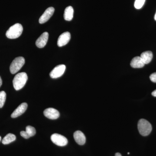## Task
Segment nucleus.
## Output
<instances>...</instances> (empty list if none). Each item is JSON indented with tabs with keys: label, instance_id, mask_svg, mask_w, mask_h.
Wrapping results in <instances>:
<instances>
[{
	"label": "nucleus",
	"instance_id": "obj_22",
	"mask_svg": "<svg viewBox=\"0 0 156 156\" xmlns=\"http://www.w3.org/2000/svg\"><path fill=\"white\" fill-rule=\"evenodd\" d=\"M152 95L154 97H156V89L152 92Z\"/></svg>",
	"mask_w": 156,
	"mask_h": 156
},
{
	"label": "nucleus",
	"instance_id": "obj_14",
	"mask_svg": "<svg viewBox=\"0 0 156 156\" xmlns=\"http://www.w3.org/2000/svg\"><path fill=\"white\" fill-rule=\"evenodd\" d=\"M140 57L144 64H147L149 63L152 59L153 55L152 52L151 51H145L141 53Z\"/></svg>",
	"mask_w": 156,
	"mask_h": 156
},
{
	"label": "nucleus",
	"instance_id": "obj_24",
	"mask_svg": "<svg viewBox=\"0 0 156 156\" xmlns=\"http://www.w3.org/2000/svg\"><path fill=\"white\" fill-rule=\"evenodd\" d=\"M2 79H1V77H0V87L2 86Z\"/></svg>",
	"mask_w": 156,
	"mask_h": 156
},
{
	"label": "nucleus",
	"instance_id": "obj_3",
	"mask_svg": "<svg viewBox=\"0 0 156 156\" xmlns=\"http://www.w3.org/2000/svg\"><path fill=\"white\" fill-rule=\"evenodd\" d=\"M137 128L140 134L143 136H146L150 134L152 130L151 125L147 120L141 119L139 120Z\"/></svg>",
	"mask_w": 156,
	"mask_h": 156
},
{
	"label": "nucleus",
	"instance_id": "obj_13",
	"mask_svg": "<svg viewBox=\"0 0 156 156\" xmlns=\"http://www.w3.org/2000/svg\"><path fill=\"white\" fill-rule=\"evenodd\" d=\"M131 66L134 68H141L145 65L140 56H136L131 62Z\"/></svg>",
	"mask_w": 156,
	"mask_h": 156
},
{
	"label": "nucleus",
	"instance_id": "obj_17",
	"mask_svg": "<svg viewBox=\"0 0 156 156\" xmlns=\"http://www.w3.org/2000/svg\"><path fill=\"white\" fill-rule=\"evenodd\" d=\"M26 132L30 137L34 136L36 133V131L35 128L31 126H27L26 128Z\"/></svg>",
	"mask_w": 156,
	"mask_h": 156
},
{
	"label": "nucleus",
	"instance_id": "obj_12",
	"mask_svg": "<svg viewBox=\"0 0 156 156\" xmlns=\"http://www.w3.org/2000/svg\"><path fill=\"white\" fill-rule=\"evenodd\" d=\"M73 136L76 142L79 145H84L86 143V136L82 131H76L74 133Z\"/></svg>",
	"mask_w": 156,
	"mask_h": 156
},
{
	"label": "nucleus",
	"instance_id": "obj_2",
	"mask_svg": "<svg viewBox=\"0 0 156 156\" xmlns=\"http://www.w3.org/2000/svg\"><path fill=\"white\" fill-rule=\"evenodd\" d=\"M23 28L21 24L17 23L12 26L7 31L6 35L8 38L14 39L19 37L23 32Z\"/></svg>",
	"mask_w": 156,
	"mask_h": 156
},
{
	"label": "nucleus",
	"instance_id": "obj_4",
	"mask_svg": "<svg viewBox=\"0 0 156 156\" xmlns=\"http://www.w3.org/2000/svg\"><path fill=\"white\" fill-rule=\"evenodd\" d=\"M25 63V59L23 57H17L12 61L10 67V70L11 74L16 73L20 69Z\"/></svg>",
	"mask_w": 156,
	"mask_h": 156
},
{
	"label": "nucleus",
	"instance_id": "obj_1",
	"mask_svg": "<svg viewBox=\"0 0 156 156\" xmlns=\"http://www.w3.org/2000/svg\"><path fill=\"white\" fill-rule=\"evenodd\" d=\"M28 79L26 73L22 72L17 74L14 77L13 80V86L16 90L22 89L26 83Z\"/></svg>",
	"mask_w": 156,
	"mask_h": 156
},
{
	"label": "nucleus",
	"instance_id": "obj_18",
	"mask_svg": "<svg viewBox=\"0 0 156 156\" xmlns=\"http://www.w3.org/2000/svg\"><path fill=\"white\" fill-rule=\"evenodd\" d=\"M6 94L4 91L0 92V108H2L5 102Z\"/></svg>",
	"mask_w": 156,
	"mask_h": 156
},
{
	"label": "nucleus",
	"instance_id": "obj_9",
	"mask_svg": "<svg viewBox=\"0 0 156 156\" xmlns=\"http://www.w3.org/2000/svg\"><path fill=\"white\" fill-rule=\"evenodd\" d=\"M71 38L70 33L69 32H66L60 35L58 37L57 41V45L58 47H62L67 44Z\"/></svg>",
	"mask_w": 156,
	"mask_h": 156
},
{
	"label": "nucleus",
	"instance_id": "obj_11",
	"mask_svg": "<svg viewBox=\"0 0 156 156\" xmlns=\"http://www.w3.org/2000/svg\"><path fill=\"white\" fill-rule=\"evenodd\" d=\"M27 103H23L21 104L17 108L11 115L12 118H16L22 115L23 113L25 112L27 108Z\"/></svg>",
	"mask_w": 156,
	"mask_h": 156
},
{
	"label": "nucleus",
	"instance_id": "obj_10",
	"mask_svg": "<svg viewBox=\"0 0 156 156\" xmlns=\"http://www.w3.org/2000/svg\"><path fill=\"white\" fill-rule=\"evenodd\" d=\"M49 37V34L47 32H44L41 35V36L37 39L36 41V45L38 48H44L47 44Z\"/></svg>",
	"mask_w": 156,
	"mask_h": 156
},
{
	"label": "nucleus",
	"instance_id": "obj_8",
	"mask_svg": "<svg viewBox=\"0 0 156 156\" xmlns=\"http://www.w3.org/2000/svg\"><path fill=\"white\" fill-rule=\"evenodd\" d=\"M45 117L50 119H56L59 117V113L56 109L50 108L45 109L44 112Z\"/></svg>",
	"mask_w": 156,
	"mask_h": 156
},
{
	"label": "nucleus",
	"instance_id": "obj_27",
	"mask_svg": "<svg viewBox=\"0 0 156 156\" xmlns=\"http://www.w3.org/2000/svg\"><path fill=\"white\" fill-rule=\"evenodd\" d=\"M128 154H130V153H128Z\"/></svg>",
	"mask_w": 156,
	"mask_h": 156
},
{
	"label": "nucleus",
	"instance_id": "obj_7",
	"mask_svg": "<svg viewBox=\"0 0 156 156\" xmlns=\"http://www.w3.org/2000/svg\"><path fill=\"white\" fill-rule=\"evenodd\" d=\"M54 11L55 9L53 7H50L48 8L44 12V14H42V16L40 17L39 20V23L41 24H43L47 22L53 15Z\"/></svg>",
	"mask_w": 156,
	"mask_h": 156
},
{
	"label": "nucleus",
	"instance_id": "obj_25",
	"mask_svg": "<svg viewBox=\"0 0 156 156\" xmlns=\"http://www.w3.org/2000/svg\"><path fill=\"white\" fill-rule=\"evenodd\" d=\"M154 19H155V20H156V12L155 15V16H154Z\"/></svg>",
	"mask_w": 156,
	"mask_h": 156
},
{
	"label": "nucleus",
	"instance_id": "obj_19",
	"mask_svg": "<svg viewBox=\"0 0 156 156\" xmlns=\"http://www.w3.org/2000/svg\"><path fill=\"white\" fill-rule=\"evenodd\" d=\"M145 0H135L134 2V7L135 9H140L143 6L145 3Z\"/></svg>",
	"mask_w": 156,
	"mask_h": 156
},
{
	"label": "nucleus",
	"instance_id": "obj_15",
	"mask_svg": "<svg viewBox=\"0 0 156 156\" xmlns=\"http://www.w3.org/2000/svg\"><path fill=\"white\" fill-rule=\"evenodd\" d=\"M74 10L72 6H68L65 9L64 13V18L66 20L70 21L73 17Z\"/></svg>",
	"mask_w": 156,
	"mask_h": 156
},
{
	"label": "nucleus",
	"instance_id": "obj_21",
	"mask_svg": "<svg viewBox=\"0 0 156 156\" xmlns=\"http://www.w3.org/2000/svg\"><path fill=\"white\" fill-rule=\"evenodd\" d=\"M20 135L23 137V138H25V139H28L29 138L30 136H28V134H27V132H26V131H21V132H20Z\"/></svg>",
	"mask_w": 156,
	"mask_h": 156
},
{
	"label": "nucleus",
	"instance_id": "obj_20",
	"mask_svg": "<svg viewBox=\"0 0 156 156\" xmlns=\"http://www.w3.org/2000/svg\"><path fill=\"white\" fill-rule=\"evenodd\" d=\"M150 79L151 80L153 83H156V72L152 74L150 76Z\"/></svg>",
	"mask_w": 156,
	"mask_h": 156
},
{
	"label": "nucleus",
	"instance_id": "obj_6",
	"mask_svg": "<svg viewBox=\"0 0 156 156\" xmlns=\"http://www.w3.org/2000/svg\"><path fill=\"white\" fill-rule=\"evenodd\" d=\"M66 66L63 64L59 65L54 68L50 72V76L53 79H56L61 77L65 71Z\"/></svg>",
	"mask_w": 156,
	"mask_h": 156
},
{
	"label": "nucleus",
	"instance_id": "obj_5",
	"mask_svg": "<svg viewBox=\"0 0 156 156\" xmlns=\"http://www.w3.org/2000/svg\"><path fill=\"white\" fill-rule=\"evenodd\" d=\"M51 140L54 144L58 146H65L68 144L67 138L58 134H52L51 136Z\"/></svg>",
	"mask_w": 156,
	"mask_h": 156
},
{
	"label": "nucleus",
	"instance_id": "obj_23",
	"mask_svg": "<svg viewBox=\"0 0 156 156\" xmlns=\"http://www.w3.org/2000/svg\"><path fill=\"white\" fill-rule=\"evenodd\" d=\"M115 156H122L121 154L119 153H117L115 154Z\"/></svg>",
	"mask_w": 156,
	"mask_h": 156
},
{
	"label": "nucleus",
	"instance_id": "obj_26",
	"mask_svg": "<svg viewBox=\"0 0 156 156\" xmlns=\"http://www.w3.org/2000/svg\"><path fill=\"white\" fill-rule=\"evenodd\" d=\"M1 140H2V137L0 136V141H1Z\"/></svg>",
	"mask_w": 156,
	"mask_h": 156
},
{
	"label": "nucleus",
	"instance_id": "obj_16",
	"mask_svg": "<svg viewBox=\"0 0 156 156\" xmlns=\"http://www.w3.org/2000/svg\"><path fill=\"white\" fill-rule=\"evenodd\" d=\"M16 139V137L15 135L10 133V134H7L4 137L2 140V143L3 144H8L14 141Z\"/></svg>",
	"mask_w": 156,
	"mask_h": 156
}]
</instances>
